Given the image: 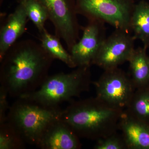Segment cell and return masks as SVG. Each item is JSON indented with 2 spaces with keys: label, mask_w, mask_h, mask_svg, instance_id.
<instances>
[{
  "label": "cell",
  "mask_w": 149,
  "mask_h": 149,
  "mask_svg": "<svg viewBox=\"0 0 149 149\" xmlns=\"http://www.w3.org/2000/svg\"><path fill=\"white\" fill-rule=\"evenodd\" d=\"M37 146L42 149H79L82 144L80 137L61 117L46 128Z\"/></svg>",
  "instance_id": "10"
},
{
  "label": "cell",
  "mask_w": 149,
  "mask_h": 149,
  "mask_svg": "<svg viewBox=\"0 0 149 149\" xmlns=\"http://www.w3.org/2000/svg\"><path fill=\"white\" fill-rule=\"evenodd\" d=\"M27 17L22 3L6 19L0 29V60L26 31Z\"/></svg>",
  "instance_id": "11"
},
{
  "label": "cell",
  "mask_w": 149,
  "mask_h": 149,
  "mask_svg": "<svg viewBox=\"0 0 149 149\" xmlns=\"http://www.w3.org/2000/svg\"><path fill=\"white\" fill-rule=\"evenodd\" d=\"M118 129L128 149H149V124L131 116L123 110Z\"/></svg>",
  "instance_id": "12"
},
{
  "label": "cell",
  "mask_w": 149,
  "mask_h": 149,
  "mask_svg": "<svg viewBox=\"0 0 149 149\" xmlns=\"http://www.w3.org/2000/svg\"><path fill=\"white\" fill-rule=\"evenodd\" d=\"M26 142L12 125L7 121L0 124V149H22Z\"/></svg>",
  "instance_id": "17"
},
{
  "label": "cell",
  "mask_w": 149,
  "mask_h": 149,
  "mask_svg": "<svg viewBox=\"0 0 149 149\" xmlns=\"http://www.w3.org/2000/svg\"><path fill=\"white\" fill-rule=\"evenodd\" d=\"M62 110L59 106H45L19 97L10 107L7 121L17 130L26 143L37 146L46 128L61 117Z\"/></svg>",
  "instance_id": "4"
},
{
  "label": "cell",
  "mask_w": 149,
  "mask_h": 149,
  "mask_svg": "<svg viewBox=\"0 0 149 149\" xmlns=\"http://www.w3.org/2000/svg\"><path fill=\"white\" fill-rule=\"evenodd\" d=\"M40 34L41 45L52 58L63 62L70 68H77L71 55L63 47L59 37L52 35L46 29Z\"/></svg>",
  "instance_id": "15"
},
{
  "label": "cell",
  "mask_w": 149,
  "mask_h": 149,
  "mask_svg": "<svg viewBox=\"0 0 149 149\" xmlns=\"http://www.w3.org/2000/svg\"><path fill=\"white\" fill-rule=\"evenodd\" d=\"M17 1H21V0H17Z\"/></svg>",
  "instance_id": "22"
},
{
  "label": "cell",
  "mask_w": 149,
  "mask_h": 149,
  "mask_svg": "<svg viewBox=\"0 0 149 149\" xmlns=\"http://www.w3.org/2000/svg\"><path fill=\"white\" fill-rule=\"evenodd\" d=\"M124 110L133 117L149 124V87L136 90Z\"/></svg>",
  "instance_id": "16"
},
{
  "label": "cell",
  "mask_w": 149,
  "mask_h": 149,
  "mask_svg": "<svg viewBox=\"0 0 149 149\" xmlns=\"http://www.w3.org/2000/svg\"><path fill=\"white\" fill-rule=\"evenodd\" d=\"M93 83L96 97L123 110L129 105L136 91L129 74L118 67L104 70L99 79Z\"/></svg>",
  "instance_id": "6"
},
{
  "label": "cell",
  "mask_w": 149,
  "mask_h": 149,
  "mask_svg": "<svg viewBox=\"0 0 149 149\" xmlns=\"http://www.w3.org/2000/svg\"><path fill=\"white\" fill-rule=\"evenodd\" d=\"M45 7L55 35L64 41L68 52L80 40V26L74 0H37Z\"/></svg>",
  "instance_id": "7"
},
{
  "label": "cell",
  "mask_w": 149,
  "mask_h": 149,
  "mask_svg": "<svg viewBox=\"0 0 149 149\" xmlns=\"http://www.w3.org/2000/svg\"><path fill=\"white\" fill-rule=\"evenodd\" d=\"M147 48H135L128 60L130 79L137 89L149 87V56Z\"/></svg>",
  "instance_id": "13"
},
{
  "label": "cell",
  "mask_w": 149,
  "mask_h": 149,
  "mask_svg": "<svg viewBox=\"0 0 149 149\" xmlns=\"http://www.w3.org/2000/svg\"><path fill=\"white\" fill-rule=\"evenodd\" d=\"M78 15L88 20L107 23L131 33L130 21L134 0H74Z\"/></svg>",
  "instance_id": "5"
},
{
  "label": "cell",
  "mask_w": 149,
  "mask_h": 149,
  "mask_svg": "<svg viewBox=\"0 0 149 149\" xmlns=\"http://www.w3.org/2000/svg\"><path fill=\"white\" fill-rule=\"evenodd\" d=\"M54 60L34 40L17 42L0 60L1 86L13 97L32 93L49 75Z\"/></svg>",
  "instance_id": "1"
},
{
  "label": "cell",
  "mask_w": 149,
  "mask_h": 149,
  "mask_svg": "<svg viewBox=\"0 0 149 149\" xmlns=\"http://www.w3.org/2000/svg\"><path fill=\"white\" fill-rule=\"evenodd\" d=\"M1 1V4L2 3L3 1V0H0Z\"/></svg>",
  "instance_id": "21"
},
{
  "label": "cell",
  "mask_w": 149,
  "mask_h": 149,
  "mask_svg": "<svg viewBox=\"0 0 149 149\" xmlns=\"http://www.w3.org/2000/svg\"><path fill=\"white\" fill-rule=\"evenodd\" d=\"M90 67H78L68 73L49 75L37 90L19 97L45 106H59L89 91L92 83Z\"/></svg>",
  "instance_id": "3"
},
{
  "label": "cell",
  "mask_w": 149,
  "mask_h": 149,
  "mask_svg": "<svg viewBox=\"0 0 149 149\" xmlns=\"http://www.w3.org/2000/svg\"><path fill=\"white\" fill-rule=\"evenodd\" d=\"M136 40L131 33L115 29L104 40L92 65L107 70L116 68L128 62L135 49Z\"/></svg>",
  "instance_id": "8"
},
{
  "label": "cell",
  "mask_w": 149,
  "mask_h": 149,
  "mask_svg": "<svg viewBox=\"0 0 149 149\" xmlns=\"http://www.w3.org/2000/svg\"><path fill=\"white\" fill-rule=\"evenodd\" d=\"M95 149H128L122 135L116 133L96 141Z\"/></svg>",
  "instance_id": "19"
},
{
  "label": "cell",
  "mask_w": 149,
  "mask_h": 149,
  "mask_svg": "<svg viewBox=\"0 0 149 149\" xmlns=\"http://www.w3.org/2000/svg\"><path fill=\"white\" fill-rule=\"evenodd\" d=\"M130 28L136 40H139L149 48V3L141 0L136 3L131 16Z\"/></svg>",
  "instance_id": "14"
},
{
  "label": "cell",
  "mask_w": 149,
  "mask_h": 149,
  "mask_svg": "<svg viewBox=\"0 0 149 149\" xmlns=\"http://www.w3.org/2000/svg\"><path fill=\"white\" fill-rule=\"evenodd\" d=\"M105 24L98 20H88V24L83 28L81 39L69 52L76 67L92 65L93 60L107 37Z\"/></svg>",
  "instance_id": "9"
},
{
  "label": "cell",
  "mask_w": 149,
  "mask_h": 149,
  "mask_svg": "<svg viewBox=\"0 0 149 149\" xmlns=\"http://www.w3.org/2000/svg\"><path fill=\"white\" fill-rule=\"evenodd\" d=\"M8 92L3 87H0V124L6 122L8 113L10 107L9 105Z\"/></svg>",
  "instance_id": "20"
},
{
  "label": "cell",
  "mask_w": 149,
  "mask_h": 149,
  "mask_svg": "<svg viewBox=\"0 0 149 149\" xmlns=\"http://www.w3.org/2000/svg\"><path fill=\"white\" fill-rule=\"evenodd\" d=\"M123 111L96 96L71 102L63 109L61 118L80 138L96 141L116 133Z\"/></svg>",
  "instance_id": "2"
},
{
  "label": "cell",
  "mask_w": 149,
  "mask_h": 149,
  "mask_svg": "<svg viewBox=\"0 0 149 149\" xmlns=\"http://www.w3.org/2000/svg\"><path fill=\"white\" fill-rule=\"evenodd\" d=\"M26 11L27 17L35 24L40 33L42 32L46 21L49 19L47 13L37 0H21Z\"/></svg>",
  "instance_id": "18"
}]
</instances>
